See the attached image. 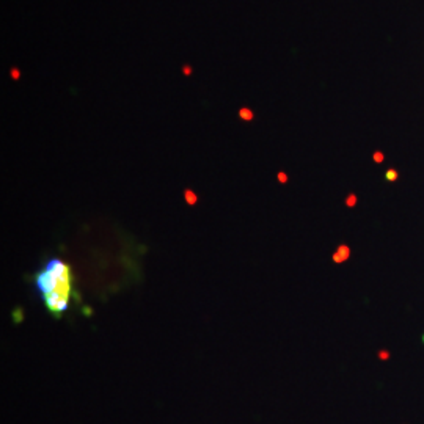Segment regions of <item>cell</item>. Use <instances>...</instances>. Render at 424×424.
<instances>
[{"label": "cell", "instance_id": "4", "mask_svg": "<svg viewBox=\"0 0 424 424\" xmlns=\"http://www.w3.org/2000/svg\"><path fill=\"white\" fill-rule=\"evenodd\" d=\"M379 358H380V360H388V358H390V352L380 350V352H379Z\"/></svg>", "mask_w": 424, "mask_h": 424}, {"label": "cell", "instance_id": "3", "mask_svg": "<svg viewBox=\"0 0 424 424\" xmlns=\"http://www.w3.org/2000/svg\"><path fill=\"white\" fill-rule=\"evenodd\" d=\"M385 178H386V181H390V182L397 181V171L396 170H388L386 174H385Z\"/></svg>", "mask_w": 424, "mask_h": 424}, {"label": "cell", "instance_id": "2", "mask_svg": "<svg viewBox=\"0 0 424 424\" xmlns=\"http://www.w3.org/2000/svg\"><path fill=\"white\" fill-rule=\"evenodd\" d=\"M347 258H349V247H346V245H339V247H338V250H336V253L333 255V261H336V263H343V261H346Z\"/></svg>", "mask_w": 424, "mask_h": 424}, {"label": "cell", "instance_id": "7", "mask_svg": "<svg viewBox=\"0 0 424 424\" xmlns=\"http://www.w3.org/2000/svg\"><path fill=\"white\" fill-rule=\"evenodd\" d=\"M421 339H422V344H424V335H422V338H421Z\"/></svg>", "mask_w": 424, "mask_h": 424}, {"label": "cell", "instance_id": "5", "mask_svg": "<svg viewBox=\"0 0 424 424\" xmlns=\"http://www.w3.org/2000/svg\"><path fill=\"white\" fill-rule=\"evenodd\" d=\"M355 201H357L355 196L350 195V196H349V199H346V204H347V206H353V204H355Z\"/></svg>", "mask_w": 424, "mask_h": 424}, {"label": "cell", "instance_id": "1", "mask_svg": "<svg viewBox=\"0 0 424 424\" xmlns=\"http://www.w3.org/2000/svg\"><path fill=\"white\" fill-rule=\"evenodd\" d=\"M71 267L62 259H51L35 278V286L41 294L46 308L52 314H63L71 297Z\"/></svg>", "mask_w": 424, "mask_h": 424}, {"label": "cell", "instance_id": "6", "mask_svg": "<svg viewBox=\"0 0 424 424\" xmlns=\"http://www.w3.org/2000/svg\"><path fill=\"white\" fill-rule=\"evenodd\" d=\"M374 159H375V162H382V160H383V156L380 154V152H377V154L374 156Z\"/></svg>", "mask_w": 424, "mask_h": 424}]
</instances>
